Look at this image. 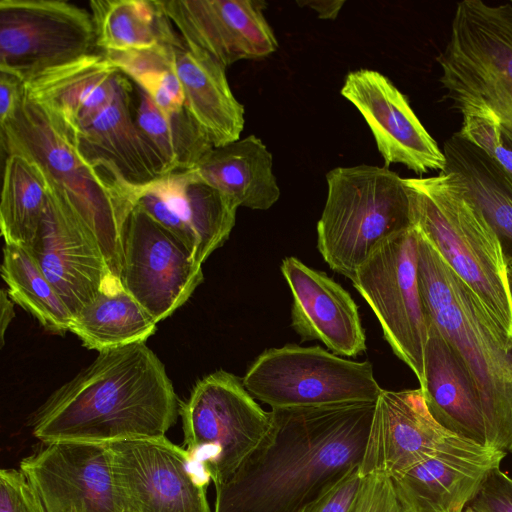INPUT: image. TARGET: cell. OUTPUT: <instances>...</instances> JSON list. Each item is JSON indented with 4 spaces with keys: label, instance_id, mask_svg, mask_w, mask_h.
I'll return each instance as SVG.
<instances>
[{
    "label": "cell",
    "instance_id": "obj_1",
    "mask_svg": "<svg viewBox=\"0 0 512 512\" xmlns=\"http://www.w3.org/2000/svg\"><path fill=\"white\" fill-rule=\"evenodd\" d=\"M375 403L271 409V432L227 483L213 512H299L359 467Z\"/></svg>",
    "mask_w": 512,
    "mask_h": 512
},
{
    "label": "cell",
    "instance_id": "obj_2",
    "mask_svg": "<svg viewBox=\"0 0 512 512\" xmlns=\"http://www.w3.org/2000/svg\"><path fill=\"white\" fill-rule=\"evenodd\" d=\"M180 402L165 367L145 342L100 352L34 413L32 434L43 444L166 436Z\"/></svg>",
    "mask_w": 512,
    "mask_h": 512
},
{
    "label": "cell",
    "instance_id": "obj_3",
    "mask_svg": "<svg viewBox=\"0 0 512 512\" xmlns=\"http://www.w3.org/2000/svg\"><path fill=\"white\" fill-rule=\"evenodd\" d=\"M418 281L428 319L473 380L488 446L512 453V338L420 231Z\"/></svg>",
    "mask_w": 512,
    "mask_h": 512
},
{
    "label": "cell",
    "instance_id": "obj_4",
    "mask_svg": "<svg viewBox=\"0 0 512 512\" xmlns=\"http://www.w3.org/2000/svg\"><path fill=\"white\" fill-rule=\"evenodd\" d=\"M403 180L412 224L512 338L508 259L499 235L461 178L444 171Z\"/></svg>",
    "mask_w": 512,
    "mask_h": 512
},
{
    "label": "cell",
    "instance_id": "obj_5",
    "mask_svg": "<svg viewBox=\"0 0 512 512\" xmlns=\"http://www.w3.org/2000/svg\"><path fill=\"white\" fill-rule=\"evenodd\" d=\"M0 130L2 150L21 154L40 168L51 189L93 235L120 281L122 234L135 206L131 193L111 173L88 164L25 91Z\"/></svg>",
    "mask_w": 512,
    "mask_h": 512
},
{
    "label": "cell",
    "instance_id": "obj_6",
    "mask_svg": "<svg viewBox=\"0 0 512 512\" xmlns=\"http://www.w3.org/2000/svg\"><path fill=\"white\" fill-rule=\"evenodd\" d=\"M437 62L451 107L492 113L512 143V3L459 2Z\"/></svg>",
    "mask_w": 512,
    "mask_h": 512
},
{
    "label": "cell",
    "instance_id": "obj_7",
    "mask_svg": "<svg viewBox=\"0 0 512 512\" xmlns=\"http://www.w3.org/2000/svg\"><path fill=\"white\" fill-rule=\"evenodd\" d=\"M327 198L317 247L334 271L352 280L380 242L412 225L403 178L387 167H337L326 175Z\"/></svg>",
    "mask_w": 512,
    "mask_h": 512
},
{
    "label": "cell",
    "instance_id": "obj_8",
    "mask_svg": "<svg viewBox=\"0 0 512 512\" xmlns=\"http://www.w3.org/2000/svg\"><path fill=\"white\" fill-rule=\"evenodd\" d=\"M179 415L185 449L217 488L257 452L272 429L265 411L237 376L219 370L197 382Z\"/></svg>",
    "mask_w": 512,
    "mask_h": 512
},
{
    "label": "cell",
    "instance_id": "obj_9",
    "mask_svg": "<svg viewBox=\"0 0 512 512\" xmlns=\"http://www.w3.org/2000/svg\"><path fill=\"white\" fill-rule=\"evenodd\" d=\"M271 409L375 403L382 392L369 361L355 362L319 346L264 351L242 379Z\"/></svg>",
    "mask_w": 512,
    "mask_h": 512
},
{
    "label": "cell",
    "instance_id": "obj_10",
    "mask_svg": "<svg viewBox=\"0 0 512 512\" xmlns=\"http://www.w3.org/2000/svg\"><path fill=\"white\" fill-rule=\"evenodd\" d=\"M418 246L419 231L412 224L380 242L351 281L374 311L394 354L421 385L428 317L418 281Z\"/></svg>",
    "mask_w": 512,
    "mask_h": 512
},
{
    "label": "cell",
    "instance_id": "obj_11",
    "mask_svg": "<svg viewBox=\"0 0 512 512\" xmlns=\"http://www.w3.org/2000/svg\"><path fill=\"white\" fill-rule=\"evenodd\" d=\"M96 34L87 10L60 0L0 1V71L28 82L92 53Z\"/></svg>",
    "mask_w": 512,
    "mask_h": 512
},
{
    "label": "cell",
    "instance_id": "obj_12",
    "mask_svg": "<svg viewBox=\"0 0 512 512\" xmlns=\"http://www.w3.org/2000/svg\"><path fill=\"white\" fill-rule=\"evenodd\" d=\"M126 512H211V483L184 447L166 436L107 444Z\"/></svg>",
    "mask_w": 512,
    "mask_h": 512
},
{
    "label": "cell",
    "instance_id": "obj_13",
    "mask_svg": "<svg viewBox=\"0 0 512 512\" xmlns=\"http://www.w3.org/2000/svg\"><path fill=\"white\" fill-rule=\"evenodd\" d=\"M119 278L122 287L158 323L190 298L203 273L194 254L135 205L123 229Z\"/></svg>",
    "mask_w": 512,
    "mask_h": 512
},
{
    "label": "cell",
    "instance_id": "obj_14",
    "mask_svg": "<svg viewBox=\"0 0 512 512\" xmlns=\"http://www.w3.org/2000/svg\"><path fill=\"white\" fill-rule=\"evenodd\" d=\"M19 469L46 512H126L107 444L45 443Z\"/></svg>",
    "mask_w": 512,
    "mask_h": 512
},
{
    "label": "cell",
    "instance_id": "obj_15",
    "mask_svg": "<svg viewBox=\"0 0 512 512\" xmlns=\"http://www.w3.org/2000/svg\"><path fill=\"white\" fill-rule=\"evenodd\" d=\"M26 249L72 316L102 291L121 285L93 235L49 184L39 229Z\"/></svg>",
    "mask_w": 512,
    "mask_h": 512
},
{
    "label": "cell",
    "instance_id": "obj_16",
    "mask_svg": "<svg viewBox=\"0 0 512 512\" xmlns=\"http://www.w3.org/2000/svg\"><path fill=\"white\" fill-rule=\"evenodd\" d=\"M130 188L135 205L175 235L201 265L224 244L235 225L239 206L193 169Z\"/></svg>",
    "mask_w": 512,
    "mask_h": 512
},
{
    "label": "cell",
    "instance_id": "obj_17",
    "mask_svg": "<svg viewBox=\"0 0 512 512\" xmlns=\"http://www.w3.org/2000/svg\"><path fill=\"white\" fill-rule=\"evenodd\" d=\"M341 94L367 122L384 167L402 164L416 174L443 172L446 157L411 108L408 99L383 74L370 69L348 73Z\"/></svg>",
    "mask_w": 512,
    "mask_h": 512
},
{
    "label": "cell",
    "instance_id": "obj_18",
    "mask_svg": "<svg viewBox=\"0 0 512 512\" xmlns=\"http://www.w3.org/2000/svg\"><path fill=\"white\" fill-rule=\"evenodd\" d=\"M506 454L451 433L429 457L390 478L411 512H464Z\"/></svg>",
    "mask_w": 512,
    "mask_h": 512
},
{
    "label": "cell",
    "instance_id": "obj_19",
    "mask_svg": "<svg viewBox=\"0 0 512 512\" xmlns=\"http://www.w3.org/2000/svg\"><path fill=\"white\" fill-rule=\"evenodd\" d=\"M161 8L185 43L213 56L226 68L265 57L278 43L256 0H166Z\"/></svg>",
    "mask_w": 512,
    "mask_h": 512
},
{
    "label": "cell",
    "instance_id": "obj_20",
    "mask_svg": "<svg viewBox=\"0 0 512 512\" xmlns=\"http://www.w3.org/2000/svg\"><path fill=\"white\" fill-rule=\"evenodd\" d=\"M451 434L430 413L422 389L382 390L359 472L397 475L429 457Z\"/></svg>",
    "mask_w": 512,
    "mask_h": 512
},
{
    "label": "cell",
    "instance_id": "obj_21",
    "mask_svg": "<svg viewBox=\"0 0 512 512\" xmlns=\"http://www.w3.org/2000/svg\"><path fill=\"white\" fill-rule=\"evenodd\" d=\"M132 88L127 76L120 72L111 103L77 132L73 142L88 164L111 173L126 189L146 185L169 173L136 122Z\"/></svg>",
    "mask_w": 512,
    "mask_h": 512
},
{
    "label": "cell",
    "instance_id": "obj_22",
    "mask_svg": "<svg viewBox=\"0 0 512 512\" xmlns=\"http://www.w3.org/2000/svg\"><path fill=\"white\" fill-rule=\"evenodd\" d=\"M281 271L293 299L291 326L302 339L319 340L342 356L365 351L357 305L341 285L295 257L283 259Z\"/></svg>",
    "mask_w": 512,
    "mask_h": 512
},
{
    "label": "cell",
    "instance_id": "obj_23",
    "mask_svg": "<svg viewBox=\"0 0 512 512\" xmlns=\"http://www.w3.org/2000/svg\"><path fill=\"white\" fill-rule=\"evenodd\" d=\"M119 74L103 53H90L37 75L24 83V91L73 144L77 132L113 100Z\"/></svg>",
    "mask_w": 512,
    "mask_h": 512
},
{
    "label": "cell",
    "instance_id": "obj_24",
    "mask_svg": "<svg viewBox=\"0 0 512 512\" xmlns=\"http://www.w3.org/2000/svg\"><path fill=\"white\" fill-rule=\"evenodd\" d=\"M420 388L430 413L445 429L488 446L473 380L452 345L429 319Z\"/></svg>",
    "mask_w": 512,
    "mask_h": 512
},
{
    "label": "cell",
    "instance_id": "obj_25",
    "mask_svg": "<svg viewBox=\"0 0 512 512\" xmlns=\"http://www.w3.org/2000/svg\"><path fill=\"white\" fill-rule=\"evenodd\" d=\"M175 69L184 107L214 147L240 139L244 106L233 95L226 67L206 51L181 40L175 45Z\"/></svg>",
    "mask_w": 512,
    "mask_h": 512
},
{
    "label": "cell",
    "instance_id": "obj_26",
    "mask_svg": "<svg viewBox=\"0 0 512 512\" xmlns=\"http://www.w3.org/2000/svg\"><path fill=\"white\" fill-rule=\"evenodd\" d=\"M272 154L255 135L213 147L193 168L239 207L267 210L280 197Z\"/></svg>",
    "mask_w": 512,
    "mask_h": 512
},
{
    "label": "cell",
    "instance_id": "obj_27",
    "mask_svg": "<svg viewBox=\"0 0 512 512\" xmlns=\"http://www.w3.org/2000/svg\"><path fill=\"white\" fill-rule=\"evenodd\" d=\"M155 319L122 287L102 291L73 316L69 331L98 353L145 342L156 330Z\"/></svg>",
    "mask_w": 512,
    "mask_h": 512
},
{
    "label": "cell",
    "instance_id": "obj_28",
    "mask_svg": "<svg viewBox=\"0 0 512 512\" xmlns=\"http://www.w3.org/2000/svg\"><path fill=\"white\" fill-rule=\"evenodd\" d=\"M96 46L122 52L177 42L181 36L155 0H92L89 2Z\"/></svg>",
    "mask_w": 512,
    "mask_h": 512
},
{
    "label": "cell",
    "instance_id": "obj_29",
    "mask_svg": "<svg viewBox=\"0 0 512 512\" xmlns=\"http://www.w3.org/2000/svg\"><path fill=\"white\" fill-rule=\"evenodd\" d=\"M443 153L445 171L461 178L495 232L512 242V176L458 132L445 141Z\"/></svg>",
    "mask_w": 512,
    "mask_h": 512
},
{
    "label": "cell",
    "instance_id": "obj_30",
    "mask_svg": "<svg viewBox=\"0 0 512 512\" xmlns=\"http://www.w3.org/2000/svg\"><path fill=\"white\" fill-rule=\"evenodd\" d=\"M47 198L48 182L40 168L21 154H7L0 203V228L5 244L30 246Z\"/></svg>",
    "mask_w": 512,
    "mask_h": 512
},
{
    "label": "cell",
    "instance_id": "obj_31",
    "mask_svg": "<svg viewBox=\"0 0 512 512\" xmlns=\"http://www.w3.org/2000/svg\"><path fill=\"white\" fill-rule=\"evenodd\" d=\"M135 88L138 95L136 122L160 154L169 173L193 169L214 147L209 137L185 107L164 115L146 92L138 86Z\"/></svg>",
    "mask_w": 512,
    "mask_h": 512
},
{
    "label": "cell",
    "instance_id": "obj_32",
    "mask_svg": "<svg viewBox=\"0 0 512 512\" xmlns=\"http://www.w3.org/2000/svg\"><path fill=\"white\" fill-rule=\"evenodd\" d=\"M1 275L11 300L45 329L60 334L69 331L71 312L26 248L4 245Z\"/></svg>",
    "mask_w": 512,
    "mask_h": 512
},
{
    "label": "cell",
    "instance_id": "obj_33",
    "mask_svg": "<svg viewBox=\"0 0 512 512\" xmlns=\"http://www.w3.org/2000/svg\"><path fill=\"white\" fill-rule=\"evenodd\" d=\"M175 43L122 52H102L153 100L164 115L184 108L185 97L175 69Z\"/></svg>",
    "mask_w": 512,
    "mask_h": 512
},
{
    "label": "cell",
    "instance_id": "obj_34",
    "mask_svg": "<svg viewBox=\"0 0 512 512\" xmlns=\"http://www.w3.org/2000/svg\"><path fill=\"white\" fill-rule=\"evenodd\" d=\"M458 133L467 142L483 151L512 176V143L506 137L498 119L488 111L462 115Z\"/></svg>",
    "mask_w": 512,
    "mask_h": 512
},
{
    "label": "cell",
    "instance_id": "obj_35",
    "mask_svg": "<svg viewBox=\"0 0 512 512\" xmlns=\"http://www.w3.org/2000/svg\"><path fill=\"white\" fill-rule=\"evenodd\" d=\"M350 512H411L400 499L391 478L384 474L362 476Z\"/></svg>",
    "mask_w": 512,
    "mask_h": 512
},
{
    "label": "cell",
    "instance_id": "obj_36",
    "mask_svg": "<svg viewBox=\"0 0 512 512\" xmlns=\"http://www.w3.org/2000/svg\"><path fill=\"white\" fill-rule=\"evenodd\" d=\"M0 512H46L20 469L0 471Z\"/></svg>",
    "mask_w": 512,
    "mask_h": 512
},
{
    "label": "cell",
    "instance_id": "obj_37",
    "mask_svg": "<svg viewBox=\"0 0 512 512\" xmlns=\"http://www.w3.org/2000/svg\"><path fill=\"white\" fill-rule=\"evenodd\" d=\"M361 481L359 467H355L326 488L299 512H350Z\"/></svg>",
    "mask_w": 512,
    "mask_h": 512
},
{
    "label": "cell",
    "instance_id": "obj_38",
    "mask_svg": "<svg viewBox=\"0 0 512 512\" xmlns=\"http://www.w3.org/2000/svg\"><path fill=\"white\" fill-rule=\"evenodd\" d=\"M469 506L477 512H512V478L495 468Z\"/></svg>",
    "mask_w": 512,
    "mask_h": 512
},
{
    "label": "cell",
    "instance_id": "obj_39",
    "mask_svg": "<svg viewBox=\"0 0 512 512\" xmlns=\"http://www.w3.org/2000/svg\"><path fill=\"white\" fill-rule=\"evenodd\" d=\"M24 95V82L16 76L0 71V125L14 113Z\"/></svg>",
    "mask_w": 512,
    "mask_h": 512
},
{
    "label": "cell",
    "instance_id": "obj_40",
    "mask_svg": "<svg viewBox=\"0 0 512 512\" xmlns=\"http://www.w3.org/2000/svg\"><path fill=\"white\" fill-rule=\"evenodd\" d=\"M300 6H308L318 13L319 18L334 19L337 17L342 5L345 3L343 0H324V1H304L297 2Z\"/></svg>",
    "mask_w": 512,
    "mask_h": 512
},
{
    "label": "cell",
    "instance_id": "obj_41",
    "mask_svg": "<svg viewBox=\"0 0 512 512\" xmlns=\"http://www.w3.org/2000/svg\"><path fill=\"white\" fill-rule=\"evenodd\" d=\"M15 316L13 301L4 289L0 293V341L4 344L6 330Z\"/></svg>",
    "mask_w": 512,
    "mask_h": 512
},
{
    "label": "cell",
    "instance_id": "obj_42",
    "mask_svg": "<svg viewBox=\"0 0 512 512\" xmlns=\"http://www.w3.org/2000/svg\"><path fill=\"white\" fill-rule=\"evenodd\" d=\"M508 278H509V286L512 295V264L508 262Z\"/></svg>",
    "mask_w": 512,
    "mask_h": 512
},
{
    "label": "cell",
    "instance_id": "obj_43",
    "mask_svg": "<svg viewBox=\"0 0 512 512\" xmlns=\"http://www.w3.org/2000/svg\"><path fill=\"white\" fill-rule=\"evenodd\" d=\"M464 512H477L476 510H474L471 506H467L465 509H464Z\"/></svg>",
    "mask_w": 512,
    "mask_h": 512
},
{
    "label": "cell",
    "instance_id": "obj_44",
    "mask_svg": "<svg viewBox=\"0 0 512 512\" xmlns=\"http://www.w3.org/2000/svg\"><path fill=\"white\" fill-rule=\"evenodd\" d=\"M508 262L512 264V259H508Z\"/></svg>",
    "mask_w": 512,
    "mask_h": 512
},
{
    "label": "cell",
    "instance_id": "obj_45",
    "mask_svg": "<svg viewBox=\"0 0 512 512\" xmlns=\"http://www.w3.org/2000/svg\"><path fill=\"white\" fill-rule=\"evenodd\" d=\"M511 3H512V1H511Z\"/></svg>",
    "mask_w": 512,
    "mask_h": 512
}]
</instances>
